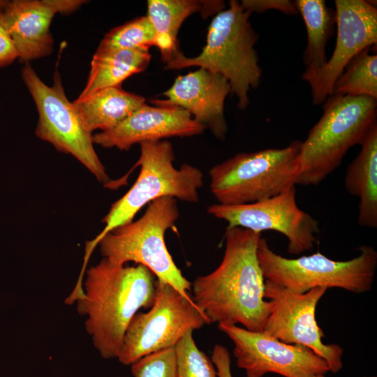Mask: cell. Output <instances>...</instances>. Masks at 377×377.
I'll use <instances>...</instances> for the list:
<instances>
[{"mask_svg":"<svg viewBox=\"0 0 377 377\" xmlns=\"http://www.w3.org/2000/svg\"><path fill=\"white\" fill-rule=\"evenodd\" d=\"M323 103L321 117L301 142L296 185L320 184L377 124V98L332 95Z\"/></svg>","mask_w":377,"mask_h":377,"instance_id":"obj_4","label":"cell"},{"mask_svg":"<svg viewBox=\"0 0 377 377\" xmlns=\"http://www.w3.org/2000/svg\"><path fill=\"white\" fill-rule=\"evenodd\" d=\"M367 47L355 56L336 80L332 95L377 98V54Z\"/></svg>","mask_w":377,"mask_h":377,"instance_id":"obj_23","label":"cell"},{"mask_svg":"<svg viewBox=\"0 0 377 377\" xmlns=\"http://www.w3.org/2000/svg\"><path fill=\"white\" fill-rule=\"evenodd\" d=\"M224 8L223 1H147V16L155 29V46L160 50L161 60L167 64L180 51L177 35L187 17L199 12L207 17Z\"/></svg>","mask_w":377,"mask_h":377,"instance_id":"obj_18","label":"cell"},{"mask_svg":"<svg viewBox=\"0 0 377 377\" xmlns=\"http://www.w3.org/2000/svg\"><path fill=\"white\" fill-rule=\"evenodd\" d=\"M156 31L147 15L130 20L108 31L96 50H146L155 46Z\"/></svg>","mask_w":377,"mask_h":377,"instance_id":"obj_24","label":"cell"},{"mask_svg":"<svg viewBox=\"0 0 377 377\" xmlns=\"http://www.w3.org/2000/svg\"><path fill=\"white\" fill-rule=\"evenodd\" d=\"M361 149L348 165L344 177L346 191L360 200L357 223L377 228V124L360 145Z\"/></svg>","mask_w":377,"mask_h":377,"instance_id":"obj_19","label":"cell"},{"mask_svg":"<svg viewBox=\"0 0 377 377\" xmlns=\"http://www.w3.org/2000/svg\"><path fill=\"white\" fill-rule=\"evenodd\" d=\"M211 358L216 367L218 377H232L230 369V355L224 346L216 344L213 348Z\"/></svg>","mask_w":377,"mask_h":377,"instance_id":"obj_29","label":"cell"},{"mask_svg":"<svg viewBox=\"0 0 377 377\" xmlns=\"http://www.w3.org/2000/svg\"><path fill=\"white\" fill-rule=\"evenodd\" d=\"M357 256L345 261L332 260L319 251L287 258L274 252L261 237L257 258L265 280L293 292L304 293L323 287L360 294L372 288L377 268V251L368 245L361 246Z\"/></svg>","mask_w":377,"mask_h":377,"instance_id":"obj_8","label":"cell"},{"mask_svg":"<svg viewBox=\"0 0 377 377\" xmlns=\"http://www.w3.org/2000/svg\"><path fill=\"white\" fill-rule=\"evenodd\" d=\"M301 141L282 148L239 153L213 166L209 188L225 205H244L263 200L296 186L300 173L298 155Z\"/></svg>","mask_w":377,"mask_h":377,"instance_id":"obj_6","label":"cell"},{"mask_svg":"<svg viewBox=\"0 0 377 377\" xmlns=\"http://www.w3.org/2000/svg\"><path fill=\"white\" fill-rule=\"evenodd\" d=\"M134 377H177L175 347L145 355L131 364Z\"/></svg>","mask_w":377,"mask_h":377,"instance_id":"obj_26","label":"cell"},{"mask_svg":"<svg viewBox=\"0 0 377 377\" xmlns=\"http://www.w3.org/2000/svg\"><path fill=\"white\" fill-rule=\"evenodd\" d=\"M313 377H325V374H319V375L315 376Z\"/></svg>","mask_w":377,"mask_h":377,"instance_id":"obj_31","label":"cell"},{"mask_svg":"<svg viewBox=\"0 0 377 377\" xmlns=\"http://www.w3.org/2000/svg\"><path fill=\"white\" fill-rule=\"evenodd\" d=\"M188 331L175 346L177 377H218L213 362L200 350Z\"/></svg>","mask_w":377,"mask_h":377,"instance_id":"obj_25","label":"cell"},{"mask_svg":"<svg viewBox=\"0 0 377 377\" xmlns=\"http://www.w3.org/2000/svg\"><path fill=\"white\" fill-rule=\"evenodd\" d=\"M250 15L240 2L230 0L229 8L212 20L206 45L200 54L186 57L179 51L164 68L198 66L220 74L228 81L238 108L246 109L249 104L248 94L259 86L263 73L255 49L258 35L249 21Z\"/></svg>","mask_w":377,"mask_h":377,"instance_id":"obj_3","label":"cell"},{"mask_svg":"<svg viewBox=\"0 0 377 377\" xmlns=\"http://www.w3.org/2000/svg\"><path fill=\"white\" fill-rule=\"evenodd\" d=\"M207 212L226 221L227 228L239 227L258 232L269 230L281 233L288 239V251L292 255L311 249L319 232L318 220L298 207L295 186L275 196L252 203L213 204Z\"/></svg>","mask_w":377,"mask_h":377,"instance_id":"obj_12","label":"cell"},{"mask_svg":"<svg viewBox=\"0 0 377 377\" xmlns=\"http://www.w3.org/2000/svg\"><path fill=\"white\" fill-rule=\"evenodd\" d=\"M179 216L175 198L162 197L152 201L139 219L114 229L100 240L103 258L115 265L131 261L142 265L158 279L190 296L187 291L191 290V283L175 263L165 242V232Z\"/></svg>","mask_w":377,"mask_h":377,"instance_id":"obj_7","label":"cell"},{"mask_svg":"<svg viewBox=\"0 0 377 377\" xmlns=\"http://www.w3.org/2000/svg\"><path fill=\"white\" fill-rule=\"evenodd\" d=\"M261 232L227 228L219 267L191 283L193 302L210 323L236 325L263 331L272 302L264 297L265 279L258 258Z\"/></svg>","mask_w":377,"mask_h":377,"instance_id":"obj_1","label":"cell"},{"mask_svg":"<svg viewBox=\"0 0 377 377\" xmlns=\"http://www.w3.org/2000/svg\"><path fill=\"white\" fill-rule=\"evenodd\" d=\"M295 6L303 18L307 34V45L303 54L306 68L302 75L309 83L327 61L326 45L334 33L335 10L324 0H296Z\"/></svg>","mask_w":377,"mask_h":377,"instance_id":"obj_21","label":"cell"},{"mask_svg":"<svg viewBox=\"0 0 377 377\" xmlns=\"http://www.w3.org/2000/svg\"><path fill=\"white\" fill-rule=\"evenodd\" d=\"M205 129L179 107H153L145 103L116 127L93 135L92 140L104 148L127 151L137 143L172 137H191L201 134Z\"/></svg>","mask_w":377,"mask_h":377,"instance_id":"obj_15","label":"cell"},{"mask_svg":"<svg viewBox=\"0 0 377 377\" xmlns=\"http://www.w3.org/2000/svg\"><path fill=\"white\" fill-rule=\"evenodd\" d=\"M55 14H71L77 10L86 1L82 0H44Z\"/></svg>","mask_w":377,"mask_h":377,"instance_id":"obj_30","label":"cell"},{"mask_svg":"<svg viewBox=\"0 0 377 377\" xmlns=\"http://www.w3.org/2000/svg\"><path fill=\"white\" fill-rule=\"evenodd\" d=\"M230 94L228 81L221 75L201 68L178 76L163 95L151 101L156 106H177L186 110L218 139L228 133L224 104Z\"/></svg>","mask_w":377,"mask_h":377,"instance_id":"obj_16","label":"cell"},{"mask_svg":"<svg viewBox=\"0 0 377 377\" xmlns=\"http://www.w3.org/2000/svg\"><path fill=\"white\" fill-rule=\"evenodd\" d=\"M140 145V155L135 165L140 167V174L132 187L111 205L102 221L105 224L102 231L86 243L84 265L106 234L131 222L145 205L162 197L199 201L198 190L203 185V174L199 168L190 164L176 168L173 147L168 140L143 142Z\"/></svg>","mask_w":377,"mask_h":377,"instance_id":"obj_5","label":"cell"},{"mask_svg":"<svg viewBox=\"0 0 377 377\" xmlns=\"http://www.w3.org/2000/svg\"><path fill=\"white\" fill-rule=\"evenodd\" d=\"M240 3L251 14L253 12L263 13L269 10H279L290 15L299 14L294 2L289 0H242Z\"/></svg>","mask_w":377,"mask_h":377,"instance_id":"obj_27","label":"cell"},{"mask_svg":"<svg viewBox=\"0 0 377 377\" xmlns=\"http://www.w3.org/2000/svg\"><path fill=\"white\" fill-rule=\"evenodd\" d=\"M218 327L233 342L237 365L246 377H263L267 373L313 377L330 371L327 362L308 347L285 343L264 331H249L236 325Z\"/></svg>","mask_w":377,"mask_h":377,"instance_id":"obj_13","label":"cell"},{"mask_svg":"<svg viewBox=\"0 0 377 377\" xmlns=\"http://www.w3.org/2000/svg\"><path fill=\"white\" fill-rule=\"evenodd\" d=\"M364 377H376V376H364Z\"/></svg>","mask_w":377,"mask_h":377,"instance_id":"obj_32","label":"cell"},{"mask_svg":"<svg viewBox=\"0 0 377 377\" xmlns=\"http://www.w3.org/2000/svg\"><path fill=\"white\" fill-rule=\"evenodd\" d=\"M327 290L318 287L297 293L265 280L264 297L272 302V308L263 331L285 343L309 348L327 362L330 371L337 373L343 367V348L322 341L324 332L316 320V306Z\"/></svg>","mask_w":377,"mask_h":377,"instance_id":"obj_11","label":"cell"},{"mask_svg":"<svg viewBox=\"0 0 377 377\" xmlns=\"http://www.w3.org/2000/svg\"><path fill=\"white\" fill-rule=\"evenodd\" d=\"M3 15L20 60L28 63L52 53L50 28L55 13L44 0L6 1Z\"/></svg>","mask_w":377,"mask_h":377,"instance_id":"obj_17","label":"cell"},{"mask_svg":"<svg viewBox=\"0 0 377 377\" xmlns=\"http://www.w3.org/2000/svg\"><path fill=\"white\" fill-rule=\"evenodd\" d=\"M6 1H0V68L12 64L19 54L15 43L6 27L3 15Z\"/></svg>","mask_w":377,"mask_h":377,"instance_id":"obj_28","label":"cell"},{"mask_svg":"<svg viewBox=\"0 0 377 377\" xmlns=\"http://www.w3.org/2000/svg\"><path fill=\"white\" fill-rule=\"evenodd\" d=\"M365 0H335L336 44L331 57L309 84L314 105L332 95L334 83L359 52L376 45V3Z\"/></svg>","mask_w":377,"mask_h":377,"instance_id":"obj_14","label":"cell"},{"mask_svg":"<svg viewBox=\"0 0 377 377\" xmlns=\"http://www.w3.org/2000/svg\"><path fill=\"white\" fill-rule=\"evenodd\" d=\"M154 274L145 266L115 265L103 258L87 270L77 310L102 357H118L126 329L141 308L155 299Z\"/></svg>","mask_w":377,"mask_h":377,"instance_id":"obj_2","label":"cell"},{"mask_svg":"<svg viewBox=\"0 0 377 377\" xmlns=\"http://www.w3.org/2000/svg\"><path fill=\"white\" fill-rule=\"evenodd\" d=\"M155 299L147 313H137L125 332L117 358L131 365L152 353L175 347L188 331L210 324L191 296L168 282L155 281Z\"/></svg>","mask_w":377,"mask_h":377,"instance_id":"obj_10","label":"cell"},{"mask_svg":"<svg viewBox=\"0 0 377 377\" xmlns=\"http://www.w3.org/2000/svg\"><path fill=\"white\" fill-rule=\"evenodd\" d=\"M21 74L38 113L36 136L59 151L72 155L110 188L112 181L94 149L93 135L85 128L73 103L67 98L59 74L56 72L52 86L45 84L29 63Z\"/></svg>","mask_w":377,"mask_h":377,"instance_id":"obj_9","label":"cell"},{"mask_svg":"<svg viewBox=\"0 0 377 377\" xmlns=\"http://www.w3.org/2000/svg\"><path fill=\"white\" fill-rule=\"evenodd\" d=\"M85 128L90 133L112 129L145 103L141 96L124 90L121 86L98 90L73 102Z\"/></svg>","mask_w":377,"mask_h":377,"instance_id":"obj_20","label":"cell"},{"mask_svg":"<svg viewBox=\"0 0 377 377\" xmlns=\"http://www.w3.org/2000/svg\"><path fill=\"white\" fill-rule=\"evenodd\" d=\"M151 58L146 50H96L87 83L77 99L105 88L121 86L126 79L145 71Z\"/></svg>","mask_w":377,"mask_h":377,"instance_id":"obj_22","label":"cell"}]
</instances>
